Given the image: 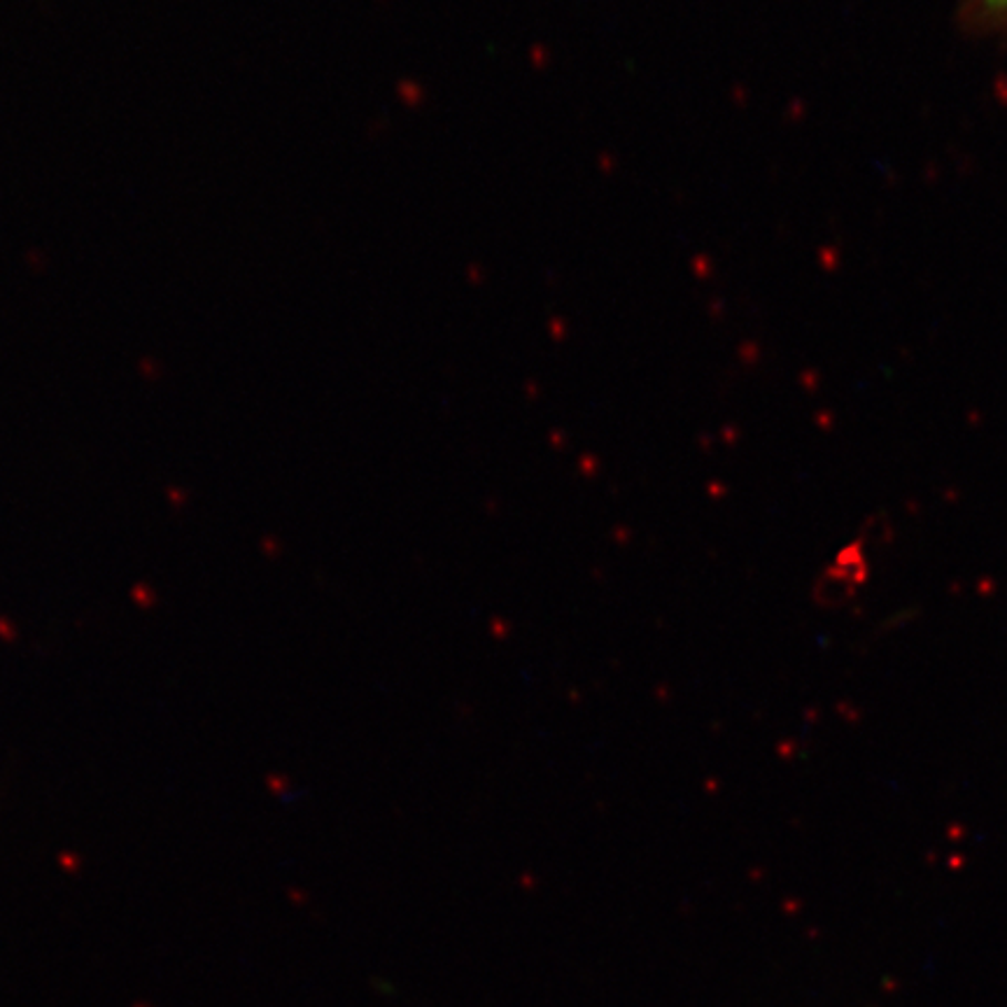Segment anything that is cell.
Masks as SVG:
<instances>
[{
    "mask_svg": "<svg viewBox=\"0 0 1007 1007\" xmlns=\"http://www.w3.org/2000/svg\"><path fill=\"white\" fill-rule=\"evenodd\" d=\"M987 6L1000 12H1007V0H987Z\"/></svg>",
    "mask_w": 1007,
    "mask_h": 1007,
    "instance_id": "cell-1",
    "label": "cell"
}]
</instances>
